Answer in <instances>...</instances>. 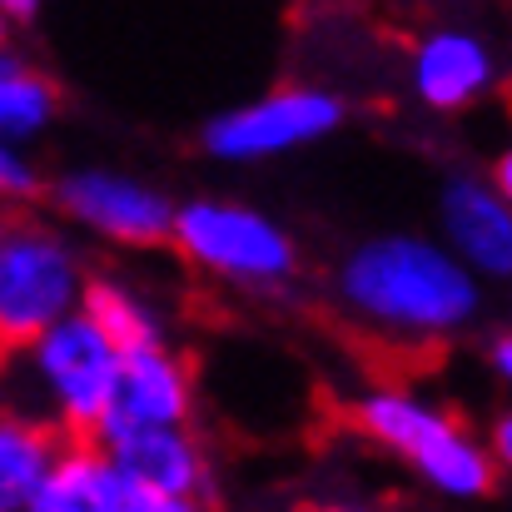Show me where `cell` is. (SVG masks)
I'll return each instance as SVG.
<instances>
[{"mask_svg":"<svg viewBox=\"0 0 512 512\" xmlns=\"http://www.w3.org/2000/svg\"><path fill=\"white\" fill-rule=\"evenodd\" d=\"M339 304L378 339L428 348L463 334L483 309V279L423 234H378L339 264Z\"/></svg>","mask_w":512,"mask_h":512,"instance_id":"obj_1","label":"cell"},{"mask_svg":"<svg viewBox=\"0 0 512 512\" xmlns=\"http://www.w3.org/2000/svg\"><path fill=\"white\" fill-rule=\"evenodd\" d=\"M353 423L363 438L403 458L443 498L473 503V498H488L498 483V463L488 443L413 388H368L353 403Z\"/></svg>","mask_w":512,"mask_h":512,"instance_id":"obj_2","label":"cell"},{"mask_svg":"<svg viewBox=\"0 0 512 512\" xmlns=\"http://www.w3.org/2000/svg\"><path fill=\"white\" fill-rule=\"evenodd\" d=\"M170 244L194 269L239 284V289H279L299 269V249L279 219L239 199H184L174 204Z\"/></svg>","mask_w":512,"mask_h":512,"instance_id":"obj_3","label":"cell"},{"mask_svg":"<svg viewBox=\"0 0 512 512\" xmlns=\"http://www.w3.org/2000/svg\"><path fill=\"white\" fill-rule=\"evenodd\" d=\"M25 358V383L40 403V418L75 438V433H100V418L115 393L120 373V348L105 339L80 309L50 324L45 334L20 348Z\"/></svg>","mask_w":512,"mask_h":512,"instance_id":"obj_4","label":"cell"},{"mask_svg":"<svg viewBox=\"0 0 512 512\" xmlns=\"http://www.w3.org/2000/svg\"><path fill=\"white\" fill-rule=\"evenodd\" d=\"M80 249L50 224H5L0 239V358H15L35 334L80 309Z\"/></svg>","mask_w":512,"mask_h":512,"instance_id":"obj_5","label":"cell"},{"mask_svg":"<svg viewBox=\"0 0 512 512\" xmlns=\"http://www.w3.org/2000/svg\"><path fill=\"white\" fill-rule=\"evenodd\" d=\"M348 120L339 90L324 85H279L259 100H244L204 125V155L219 165H264L294 150L324 145Z\"/></svg>","mask_w":512,"mask_h":512,"instance_id":"obj_6","label":"cell"},{"mask_svg":"<svg viewBox=\"0 0 512 512\" xmlns=\"http://www.w3.org/2000/svg\"><path fill=\"white\" fill-rule=\"evenodd\" d=\"M50 194L65 219H75L105 244H120V249L170 244L174 199L150 179H135L110 165H90V170H70L65 179H55Z\"/></svg>","mask_w":512,"mask_h":512,"instance_id":"obj_7","label":"cell"},{"mask_svg":"<svg viewBox=\"0 0 512 512\" xmlns=\"http://www.w3.org/2000/svg\"><path fill=\"white\" fill-rule=\"evenodd\" d=\"M194 413V368L174 353L170 343H150L135 353H120L115 393L100 418V443L135 433V428H170L189 423Z\"/></svg>","mask_w":512,"mask_h":512,"instance_id":"obj_8","label":"cell"},{"mask_svg":"<svg viewBox=\"0 0 512 512\" xmlns=\"http://www.w3.org/2000/svg\"><path fill=\"white\" fill-rule=\"evenodd\" d=\"M493 80H498V60H493L488 40L463 30V25L428 30L408 55V90L433 115H453V110L478 105L493 90Z\"/></svg>","mask_w":512,"mask_h":512,"instance_id":"obj_9","label":"cell"},{"mask_svg":"<svg viewBox=\"0 0 512 512\" xmlns=\"http://www.w3.org/2000/svg\"><path fill=\"white\" fill-rule=\"evenodd\" d=\"M438 229L478 279H512V204L493 179L453 174L438 194Z\"/></svg>","mask_w":512,"mask_h":512,"instance_id":"obj_10","label":"cell"},{"mask_svg":"<svg viewBox=\"0 0 512 512\" xmlns=\"http://www.w3.org/2000/svg\"><path fill=\"white\" fill-rule=\"evenodd\" d=\"M130 483L95 433L60 438L20 512H125Z\"/></svg>","mask_w":512,"mask_h":512,"instance_id":"obj_11","label":"cell"},{"mask_svg":"<svg viewBox=\"0 0 512 512\" xmlns=\"http://www.w3.org/2000/svg\"><path fill=\"white\" fill-rule=\"evenodd\" d=\"M105 448L135 493H209V458L194 443L189 423L135 428L110 438Z\"/></svg>","mask_w":512,"mask_h":512,"instance_id":"obj_12","label":"cell"},{"mask_svg":"<svg viewBox=\"0 0 512 512\" xmlns=\"http://www.w3.org/2000/svg\"><path fill=\"white\" fill-rule=\"evenodd\" d=\"M80 314L115 343L120 353H135V348H150V343H165V314L120 274H100V279H85V294H80Z\"/></svg>","mask_w":512,"mask_h":512,"instance_id":"obj_13","label":"cell"},{"mask_svg":"<svg viewBox=\"0 0 512 512\" xmlns=\"http://www.w3.org/2000/svg\"><path fill=\"white\" fill-rule=\"evenodd\" d=\"M60 433L20 408H0V512H20L35 478L45 473Z\"/></svg>","mask_w":512,"mask_h":512,"instance_id":"obj_14","label":"cell"},{"mask_svg":"<svg viewBox=\"0 0 512 512\" xmlns=\"http://www.w3.org/2000/svg\"><path fill=\"white\" fill-rule=\"evenodd\" d=\"M55 110H60V95L55 85L25 65L20 55H0V140L5 145H30L35 135H45L55 125Z\"/></svg>","mask_w":512,"mask_h":512,"instance_id":"obj_15","label":"cell"},{"mask_svg":"<svg viewBox=\"0 0 512 512\" xmlns=\"http://www.w3.org/2000/svg\"><path fill=\"white\" fill-rule=\"evenodd\" d=\"M35 184H40V174L20 155V145L0 140V199H25V194H35Z\"/></svg>","mask_w":512,"mask_h":512,"instance_id":"obj_16","label":"cell"},{"mask_svg":"<svg viewBox=\"0 0 512 512\" xmlns=\"http://www.w3.org/2000/svg\"><path fill=\"white\" fill-rule=\"evenodd\" d=\"M125 512H209L204 493H135L125 498Z\"/></svg>","mask_w":512,"mask_h":512,"instance_id":"obj_17","label":"cell"},{"mask_svg":"<svg viewBox=\"0 0 512 512\" xmlns=\"http://www.w3.org/2000/svg\"><path fill=\"white\" fill-rule=\"evenodd\" d=\"M488 453H493V463L512 473V413H503L498 423H493V433H488Z\"/></svg>","mask_w":512,"mask_h":512,"instance_id":"obj_18","label":"cell"},{"mask_svg":"<svg viewBox=\"0 0 512 512\" xmlns=\"http://www.w3.org/2000/svg\"><path fill=\"white\" fill-rule=\"evenodd\" d=\"M488 179H493V189H498V194L512 204V145L498 155V160H493V174H488Z\"/></svg>","mask_w":512,"mask_h":512,"instance_id":"obj_19","label":"cell"},{"mask_svg":"<svg viewBox=\"0 0 512 512\" xmlns=\"http://www.w3.org/2000/svg\"><path fill=\"white\" fill-rule=\"evenodd\" d=\"M493 373H498V378H503V383L512 388V329L498 343H493Z\"/></svg>","mask_w":512,"mask_h":512,"instance_id":"obj_20","label":"cell"},{"mask_svg":"<svg viewBox=\"0 0 512 512\" xmlns=\"http://www.w3.org/2000/svg\"><path fill=\"white\" fill-rule=\"evenodd\" d=\"M0 5H5V15H10L15 25H25V20H35V15H40V5H45V0H0Z\"/></svg>","mask_w":512,"mask_h":512,"instance_id":"obj_21","label":"cell"},{"mask_svg":"<svg viewBox=\"0 0 512 512\" xmlns=\"http://www.w3.org/2000/svg\"><path fill=\"white\" fill-rule=\"evenodd\" d=\"M10 35H15V20L5 15V5H0V55L10 50Z\"/></svg>","mask_w":512,"mask_h":512,"instance_id":"obj_22","label":"cell"},{"mask_svg":"<svg viewBox=\"0 0 512 512\" xmlns=\"http://www.w3.org/2000/svg\"><path fill=\"white\" fill-rule=\"evenodd\" d=\"M314 512H368V508H353V503H329V508H314Z\"/></svg>","mask_w":512,"mask_h":512,"instance_id":"obj_23","label":"cell"},{"mask_svg":"<svg viewBox=\"0 0 512 512\" xmlns=\"http://www.w3.org/2000/svg\"><path fill=\"white\" fill-rule=\"evenodd\" d=\"M0 239H5V224H0Z\"/></svg>","mask_w":512,"mask_h":512,"instance_id":"obj_24","label":"cell"}]
</instances>
